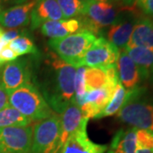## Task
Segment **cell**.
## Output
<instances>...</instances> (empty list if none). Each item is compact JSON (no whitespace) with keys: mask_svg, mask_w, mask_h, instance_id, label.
Returning a JSON list of instances; mask_svg holds the SVG:
<instances>
[{"mask_svg":"<svg viewBox=\"0 0 153 153\" xmlns=\"http://www.w3.org/2000/svg\"><path fill=\"white\" fill-rule=\"evenodd\" d=\"M0 153H4V152H3V151L1 150V148H0Z\"/></svg>","mask_w":153,"mask_h":153,"instance_id":"d590c367","label":"cell"},{"mask_svg":"<svg viewBox=\"0 0 153 153\" xmlns=\"http://www.w3.org/2000/svg\"><path fill=\"white\" fill-rule=\"evenodd\" d=\"M96 38L94 33L82 29L64 38L50 39L49 45L64 62L78 68L82 66L84 55Z\"/></svg>","mask_w":153,"mask_h":153,"instance_id":"277c9868","label":"cell"},{"mask_svg":"<svg viewBox=\"0 0 153 153\" xmlns=\"http://www.w3.org/2000/svg\"><path fill=\"white\" fill-rule=\"evenodd\" d=\"M9 105V94L4 88L0 80V111Z\"/></svg>","mask_w":153,"mask_h":153,"instance_id":"f1b7e54d","label":"cell"},{"mask_svg":"<svg viewBox=\"0 0 153 153\" xmlns=\"http://www.w3.org/2000/svg\"><path fill=\"white\" fill-rule=\"evenodd\" d=\"M137 5L146 15L153 18V0H138Z\"/></svg>","mask_w":153,"mask_h":153,"instance_id":"4316f807","label":"cell"},{"mask_svg":"<svg viewBox=\"0 0 153 153\" xmlns=\"http://www.w3.org/2000/svg\"><path fill=\"white\" fill-rule=\"evenodd\" d=\"M1 2H2V0H0V13L2 12V4H1Z\"/></svg>","mask_w":153,"mask_h":153,"instance_id":"e575fe53","label":"cell"},{"mask_svg":"<svg viewBox=\"0 0 153 153\" xmlns=\"http://www.w3.org/2000/svg\"><path fill=\"white\" fill-rule=\"evenodd\" d=\"M152 153H153V152H152Z\"/></svg>","mask_w":153,"mask_h":153,"instance_id":"8d00e7d4","label":"cell"},{"mask_svg":"<svg viewBox=\"0 0 153 153\" xmlns=\"http://www.w3.org/2000/svg\"><path fill=\"white\" fill-rule=\"evenodd\" d=\"M81 27L82 24L78 19L71 18L60 21H50L43 24L40 28L43 35L53 39L73 34L78 32Z\"/></svg>","mask_w":153,"mask_h":153,"instance_id":"e0dca14e","label":"cell"},{"mask_svg":"<svg viewBox=\"0 0 153 153\" xmlns=\"http://www.w3.org/2000/svg\"><path fill=\"white\" fill-rule=\"evenodd\" d=\"M64 19L65 17L56 0H37L31 15V29L35 30L50 21Z\"/></svg>","mask_w":153,"mask_h":153,"instance_id":"4fadbf2b","label":"cell"},{"mask_svg":"<svg viewBox=\"0 0 153 153\" xmlns=\"http://www.w3.org/2000/svg\"><path fill=\"white\" fill-rule=\"evenodd\" d=\"M119 50L105 38H98L88 49L82 61V66L106 67L116 65Z\"/></svg>","mask_w":153,"mask_h":153,"instance_id":"ba28073f","label":"cell"},{"mask_svg":"<svg viewBox=\"0 0 153 153\" xmlns=\"http://www.w3.org/2000/svg\"><path fill=\"white\" fill-rule=\"evenodd\" d=\"M137 128L120 129L113 137L110 149L105 153H137Z\"/></svg>","mask_w":153,"mask_h":153,"instance_id":"ac0fdd59","label":"cell"},{"mask_svg":"<svg viewBox=\"0 0 153 153\" xmlns=\"http://www.w3.org/2000/svg\"><path fill=\"white\" fill-rule=\"evenodd\" d=\"M4 31L3 30V28L0 27V38L3 37V35H4Z\"/></svg>","mask_w":153,"mask_h":153,"instance_id":"d6a6232c","label":"cell"},{"mask_svg":"<svg viewBox=\"0 0 153 153\" xmlns=\"http://www.w3.org/2000/svg\"><path fill=\"white\" fill-rule=\"evenodd\" d=\"M76 67L60 59L54 52L49 53L39 69L36 87L50 108L61 114L75 102Z\"/></svg>","mask_w":153,"mask_h":153,"instance_id":"6da1fadb","label":"cell"},{"mask_svg":"<svg viewBox=\"0 0 153 153\" xmlns=\"http://www.w3.org/2000/svg\"><path fill=\"white\" fill-rule=\"evenodd\" d=\"M8 46L12 50H14L19 56L29 54L36 55L38 52V49L33 40L28 38L27 35H22L14 39L10 44H8Z\"/></svg>","mask_w":153,"mask_h":153,"instance_id":"cb8c5ba5","label":"cell"},{"mask_svg":"<svg viewBox=\"0 0 153 153\" xmlns=\"http://www.w3.org/2000/svg\"><path fill=\"white\" fill-rule=\"evenodd\" d=\"M153 49V22L149 18L137 20L126 48Z\"/></svg>","mask_w":153,"mask_h":153,"instance_id":"2e32d148","label":"cell"},{"mask_svg":"<svg viewBox=\"0 0 153 153\" xmlns=\"http://www.w3.org/2000/svg\"><path fill=\"white\" fill-rule=\"evenodd\" d=\"M65 19H71L76 16H83L86 4L81 0H56Z\"/></svg>","mask_w":153,"mask_h":153,"instance_id":"603a6c76","label":"cell"},{"mask_svg":"<svg viewBox=\"0 0 153 153\" xmlns=\"http://www.w3.org/2000/svg\"><path fill=\"white\" fill-rule=\"evenodd\" d=\"M146 88L127 91V100L117 113V118L132 128L153 131V100L144 98Z\"/></svg>","mask_w":153,"mask_h":153,"instance_id":"3957f363","label":"cell"},{"mask_svg":"<svg viewBox=\"0 0 153 153\" xmlns=\"http://www.w3.org/2000/svg\"><path fill=\"white\" fill-rule=\"evenodd\" d=\"M127 90L123 86L118 82L116 86L112 97L110 100L109 103L105 107V109L100 113L96 118H101L105 117H110L117 114L120 109L123 106L127 100Z\"/></svg>","mask_w":153,"mask_h":153,"instance_id":"44dd1931","label":"cell"},{"mask_svg":"<svg viewBox=\"0 0 153 153\" xmlns=\"http://www.w3.org/2000/svg\"><path fill=\"white\" fill-rule=\"evenodd\" d=\"M60 117L54 114L33 127L31 153H60Z\"/></svg>","mask_w":153,"mask_h":153,"instance_id":"5b68a950","label":"cell"},{"mask_svg":"<svg viewBox=\"0 0 153 153\" xmlns=\"http://www.w3.org/2000/svg\"><path fill=\"white\" fill-rule=\"evenodd\" d=\"M118 79L110 77L106 72L105 67H87L85 71V88L86 92L100 89L109 85L117 86Z\"/></svg>","mask_w":153,"mask_h":153,"instance_id":"ffe728a7","label":"cell"},{"mask_svg":"<svg viewBox=\"0 0 153 153\" xmlns=\"http://www.w3.org/2000/svg\"><path fill=\"white\" fill-rule=\"evenodd\" d=\"M18 57H19V55H17L14 50H12L7 44L6 46H4V48L2 49V51L0 53V62L3 65L6 62L8 63V62L16 60Z\"/></svg>","mask_w":153,"mask_h":153,"instance_id":"484cf974","label":"cell"},{"mask_svg":"<svg viewBox=\"0 0 153 153\" xmlns=\"http://www.w3.org/2000/svg\"><path fill=\"white\" fill-rule=\"evenodd\" d=\"M22 35H23L22 31H19L17 29H11L8 32H4L2 38H3V41L6 44H10L11 41H13L14 39H16V38L22 36Z\"/></svg>","mask_w":153,"mask_h":153,"instance_id":"83f0119b","label":"cell"},{"mask_svg":"<svg viewBox=\"0 0 153 153\" xmlns=\"http://www.w3.org/2000/svg\"><path fill=\"white\" fill-rule=\"evenodd\" d=\"M3 1H4V2H16L18 4H21V3L22 4V2H25L27 0H3Z\"/></svg>","mask_w":153,"mask_h":153,"instance_id":"4dcf8cb0","label":"cell"},{"mask_svg":"<svg viewBox=\"0 0 153 153\" xmlns=\"http://www.w3.org/2000/svg\"><path fill=\"white\" fill-rule=\"evenodd\" d=\"M137 20L131 16L117 21L110 26L107 31V40L118 49H124L129 41Z\"/></svg>","mask_w":153,"mask_h":153,"instance_id":"9a60e30c","label":"cell"},{"mask_svg":"<svg viewBox=\"0 0 153 153\" xmlns=\"http://www.w3.org/2000/svg\"><path fill=\"white\" fill-rule=\"evenodd\" d=\"M32 69L27 60H15L6 63L0 71V80L8 94L31 82Z\"/></svg>","mask_w":153,"mask_h":153,"instance_id":"9c48e42d","label":"cell"},{"mask_svg":"<svg viewBox=\"0 0 153 153\" xmlns=\"http://www.w3.org/2000/svg\"><path fill=\"white\" fill-rule=\"evenodd\" d=\"M85 120L88 119L83 117L81 109L76 105V102L71 103L61 113L60 136V150L63 145L69 139V137L81 127L82 123Z\"/></svg>","mask_w":153,"mask_h":153,"instance_id":"5bb4252c","label":"cell"},{"mask_svg":"<svg viewBox=\"0 0 153 153\" xmlns=\"http://www.w3.org/2000/svg\"><path fill=\"white\" fill-rule=\"evenodd\" d=\"M33 134L30 125L0 128V148L4 153H31Z\"/></svg>","mask_w":153,"mask_h":153,"instance_id":"8992f818","label":"cell"},{"mask_svg":"<svg viewBox=\"0 0 153 153\" xmlns=\"http://www.w3.org/2000/svg\"><path fill=\"white\" fill-rule=\"evenodd\" d=\"M88 121L73 133L63 145L60 153H105L107 146L93 142L87 134Z\"/></svg>","mask_w":153,"mask_h":153,"instance_id":"30bf717a","label":"cell"},{"mask_svg":"<svg viewBox=\"0 0 153 153\" xmlns=\"http://www.w3.org/2000/svg\"><path fill=\"white\" fill-rule=\"evenodd\" d=\"M32 121L10 105L0 111V128L13 126L30 125Z\"/></svg>","mask_w":153,"mask_h":153,"instance_id":"7402d4cb","label":"cell"},{"mask_svg":"<svg viewBox=\"0 0 153 153\" xmlns=\"http://www.w3.org/2000/svg\"><path fill=\"white\" fill-rule=\"evenodd\" d=\"M83 16L86 19L85 29L95 34L100 29L114 24L118 14L109 0H105L87 4Z\"/></svg>","mask_w":153,"mask_h":153,"instance_id":"52a82bcc","label":"cell"},{"mask_svg":"<svg viewBox=\"0 0 153 153\" xmlns=\"http://www.w3.org/2000/svg\"><path fill=\"white\" fill-rule=\"evenodd\" d=\"M37 0H28L0 13V25L10 29L25 27L31 21V15Z\"/></svg>","mask_w":153,"mask_h":153,"instance_id":"7c38bea8","label":"cell"},{"mask_svg":"<svg viewBox=\"0 0 153 153\" xmlns=\"http://www.w3.org/2000/svg\"><path fill=\"white\" fill-rule=\"evenodd\" d=\"M125 52L135 63L142 80L147 79L151 76V72L153 68V49L134 47L125 48Z\"/></svg>","mask_w":153,"mask_h":153,"instance_id":"d6986e66","label":"cell"},{"mask_svg":"<svg viewBox=\"0 0 153 153\" xmlns=\"http://www.w3.org/2000/svg\"><path fill=\"white\" fill-rule=\"evenodd\" d=\"M151 76H152V83H153V68H152V72H151Z\"/></svg>","mask_w":153,"mask_h":153,"instance_id":"836d02e7","label":"cell"},{"mask_svg":"<svg viewBox=\"0 0 153 153\" xmlns=\"http://www.w3.org/2000/svg\"><path fill=\"white\" fill-rule=\"evenodd\" d=\"M118 80L127 91H131L140 87L142 81L140 72L135 63L131 60L124 49H120L116 61Z\"/></svg>","mask_w":153,"mask_h":153,"instance_id":"8fae6325","label":"cell"},{"mask_svg":"<svg viewBox=\"0 0 153 153\" xmlns=\"http://www.w3.org/2000/svg\"><path fill=\"white\" fill-rule=\"evenodd\" d=\"M9 105L31 121L44 120L55 114L39 89L32 82L9 94Z\"/></svg>","mask_w":153,"mask_h":153,"instance_id":"7a4b0ae2","label":"cell"},{"mask_svg":"<svg viewBox=\"0 0 153 153\" xmlns=\"http://www.w3.org/2000/svg\"><path fill=\"white\" fill-rule=\"evenodd\" d=\"M85 71L86 66H80L76 69L75 76V100L80 99L86 94Z\"/></svg>","mask_w":153,"mask_h":153,"instance_id":"d4e9b609","label":"cell"},{"mask_svg":"<svg viewBox=\"0 0 153 153\" xmlns=\"http://www.w3.org/2000/svg\"><path fill=\"white\" fill-rule=\"evenodd\" d=\"M117 1H119L123 5L128 6V7L135 5V4H137V2H138V0H117Z\"/></svg>","mask_w":153,"mask_h":153,"instance_id":"f546056e","label":"cell"},{"mask_svg":"<svg viewBox=\"0 0 153 153\" xmlns=\"http://www.w3.org/2000/svg\"><path fill=\"white\" fill-rule=\"evenodd\" d=\"M82 3L84 4H88V3H91V2H96V1H105V0H81Z\"/></svg>","mask_w":153,"mask_h":153,"instance_id":"1f68e13d","label":"cell"}]
</instances>
